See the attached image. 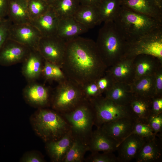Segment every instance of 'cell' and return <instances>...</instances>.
I'll return each mask as SVG.
<instances>
[{
	"label": "cell",
	"mask_w": 162,
	"mask_h": 162,
	"mask_svg": "<svg viewBox=\"0 0 162 162\" xmlns=\"http://www.w3.org/2000/svg\"><path fill=\"white\" fill-rule=\"evenodd\" d=\"M61 68L67 79L82 87L96 82L107 69L95 42L80 36L66 42Z\"/></svg>",
	"instance_id": "cell-1"
},
{
	"label": "cell",
	"mask_w": 162,
	"mask_h": 162,
	"mask_svg": "<svg viewBox=\"0 0 162 162\" xmlns=\"http://www.w3.org/2000/svg\"><path fill=\"white\" fill-rule=\"evenodd\" d=\"M118 31L127 43H130L162 29V23L122 6L113 20Z\"/></svg>",
	"instance_id": "cell-2"
},
{
	"label": "cell",
	"mask_w": 162,
	"mask_h": 162,
	"mask_svg": "<svg viewBox=\"0 0 162 162\" xmlns=\"http://www.w3.org/2000/svg\"><path fill=\"white\" fill-rule=\"evenodd\" d=\"M100 55L107 68L123 58L127 46L113 21L104 22L95 42Z\"/></svg>",
	"instance_id": "cell-3"
},
{
	"label": "cell",
	"mask_w": 162,
	"mask_h": 162,
	"mask_svg": "<svg viewBox=\"0 0 162 162\" xmlns=\"http://www.w3.org/2000/svg\"><path fill=\"white\" fill-rule=\"evenodd\" d=\"M31 121L35 132L45 141L57 140L67 133V123L53 111L40 109L33 116Z\"/></svg>",
	"instance_id": "cell-4"
},
{
	"label": "cell",
	"mask_w": 162,
	"mask_h": 162,
	"mask_svg": "<svg viewBox=\"0 0 162 162\" xmlns=\"http://www.w3.org/2000/svg\"><path fill=\"white\" fill-rule=\"evenodd\" d=\"M85 98L82 87L66 78L58 82L53 96L52 106L59 111H70Z\"/></svg>",
	"instance_id": "cell-5"
},
{
	"label": "cell",
	"mask_w": 162,
	"mask_h": 162,
	"mask_svg": "<svg viewBox=\"0 0 162 162\" xmlns=\"http://www.w3.org/2000/svg\"><path fill=\"white\" fill-rule=\"evenodd\" d=\"M89 100L93 108L95 120L99 128L105 123L122 118L133 119L128 105L118 104L102 95Z\"/></svg>",
	"instance_id": "cell-6"
},
{
	"label": "cell",
	"mask_w": 162,
	"mask_h": 162,
	"mask_svg": "<svg viewBox=\"0 0 162 162\" xmlns=\"http://www.w3.org/2000/svg\"><path fill=\"white\" fill-rule=\"evenodd\" d=\"M141 54L153 56L162 62V29L127 43L124 57L134 58Z\"/></svg>",
	"instance_id": "cell-7"
},
{
	"label": "cell",
	"mask_w": 162,
	"mask_h": 162,
	"mask_svg": "<svg viewBox=\"0 0 162 162\" xmlns=\"http://www.w3.org/2000/svg\"><path fill=\"white\" fill-rule=\"evenodd\" d=\"M85 98L70 112L65 114V117L76 133L84 134L89 131L94 122L93 108L89 100Z\"/></svg>",
	"instance_id": "cell-8"
},
{
	"label": "cell",
	"mask_w": 162,
	"mask_h": 162,
	"mask_svg": "<svg viewBox=\"0 0 162 162\" xmlns=\"http://www.w3.org/2000/svg\"><path fill=\"white\" fill-rule=\"evenodd\" d=\"M66 44V42L56 36L42 37L39 43L38 50L45 60L61 68Z\"/></svg>",
	"instance_id": "cell-9"
},
{
	"label": "cell",
	"mask_w": 162,
	"mask_h": 162,
	"mask_svg": "<svg viewBox=\"0 0 162 162\" xmlns=\"http://www.w3.org/2000/svg\"><path fill=\"white\" fill-rule=\"evenodd\" d=\"M42 36L38 30L31 23L12 24L8 38L14 40L31 50H38Z\"/></svg>",
	"instance_id": "cell-10"
},
{
	"label": "cell",
	"mask_w": 162,
	"mask_h": 162,
	"mask_svg": "<svg viewBox=\"0 0 162 162\" xmlns=\"http://www.w3.org/2000/svg\"><path fill=\"white\" fill-rule=\"evenodd\" d=\"M31 50L8 38L0 50V65L7 67L22 63Z\"/></svg>",
	"instance_id": "cell-11"
},
{
	"label": "cell",
	"mask_w": 162,
	"mask_h": 162,
	"mask_svg": "<svg viewBox=\"0 0 162 162\" xmlns=\"http://www.w3.org/2000/svg\"><path fill=\"white\" fill-rule=\"evenodd\" d=\"M44 61L38 50H31L22 67V74L28 82L36 81L41 76Z\"/></svg>",
	"instance_id": "cell-12"
},
{
	"label": "cell",
	"mask_w": 162,
	"mask_h": 162,
	"mask_svg": "<svg viewBox=\"0 0 162 162\" xmlns=\"http://www.w3.org/2000/svg\"><path fill=\"white\" fill-rule=\"evenodd\" d=\"M147 138L132 134L124 139L116 150L119 162H128L135 159Z\"/></svg>",
	"instance_id": "cell-13"
},
{
	"label": "cell",
	"mask_w": 162,
	"mask_h": 162,
	"mask_svg": "<svg viewBox=\"0 0 162 162\" xmlns=\"http://www.w3.org/2000/svg\"><path fill=\"white\" fill-rule=\"evenodd\" d=\"M135 122L132 118L124 117L105 123L100 127L119 145L131 134Z\"/></svg>",
	"instance_id": "cell-14"
},
{
	"label": "cell",
	"mask_w": 162,
	"mask_h": 162,
	"mask_svg": "<svg viewBox=\"0 0 162 162\" xmlns=\"http://www.w3.org/2000/svg\"><path fill=\"white\" fill-rule=\"evenodd\" d=\"M134 58L123 57L115 64L108 68L106 73L111 76L115 82L130 84L134 79Z\"/></svg>",
	"instance_id": "cell-15"
},
{
	"label": "cell",
	"mask_w": 162,
	"mask_h": 162,
	"mask_svg": "<svg viewBox=\"0 0 162 162\" xmlns=\"http://www.w3.org/2000/svg\"><path fill=\"white\" fill-rule=\"evenodd\" d=\"M23 94L28 103L37 107L44 106L50 100V88L36 81L28 82L23 89Z\"/></svg>",
	"instance_id": "cell-16"
},
{
	"label": "cell",
	"mask_w": 162,
	"mask_h": 162,
	"mask_svg": "<svg viewBox=\"0 0 162 162\" xmlns=\"http://www.w3.org/2000/svg\"><path fill=\"white\" fill-rule=\"evenodd\" d=\"M88 30L73 16L65 17L59 19L56 36L67 42L86 33Z\"/></svg>",
	"instance_id": "cell-17"
},
{
	"label": "cell",
	"mask_w": 162,
	"mask_h": 162,
	"mask_svg": "<svg viewBox=\"0 0 162 162\" xmlns=\"http://www.w3.org/2000/svg\"><path fill=\"white\" fill-rule=\"evenodd\" d=\"M162 137L147 138L135 158L137 162H157L162 160Z\"/></svg>",
	"instance_id": "cell-18"
},
{
	"label": "cell",
	"mask_w": 162,
	"mask_h": 162,
	"mask_svg": "<svg viewBox=\"0 0 162 162\" xmlns=\"http://www.w3.org/2000/svg\"><path fill=\"white\" fill-rule=\"evenodd\" d=\"M122 6L162 23V8L154 0H122Z\"/></svg>",
	"instance_id": "cell-19"
},
{
	"label": "cell",
	"mask_w": 162,
	"mask_h": 162,
	"mask_svg": "<svg viewBox=\"0 0 162 162\" xmlns=\"http://www.w3.org/2000/svg\"><path fill=\"white\" fill-rule=\"evenodd\" d=\"M133 64L134 80L146 76L153 75L162 66V62L157 58L146 54L139 55L135 57Z\"/></svg>",
	"instance_id": "cell-20"
},
{
	"label": "cell",
	"mask_w": 162,
	"mask_h": 162,
	"mask_svg": "<svg viewBox=\"0 0 162 162\" xmlns=\"http://www.w3.org/2000/svg\"><path fill=\"white\" fill-rule=\"evenodd\" d=\"M152 99L134 94L128 106L132 117L135 122L148 124L152 116Z\"/></svg>",
	"instance_id": "cell-21"
},
{
	"label": "cell",
	"mask_w": 162,
	"mask_h": 162,
	"mask_svg": "<svg viewBox=\"0 0 162 162\" xmlns=\"http://www.w3.org/2000/svg\"><path fill=\"white\" fill-rule=\"evenodd\" d=\"M59 19L51 7L45 14L31 21L42 37L56 35Z\"/></svg>",
	"instance_id": "cell-22"
},
{
	"label": "cell",
	"mask_w": 162,
	"mask_h": 162,
	"mask_svg": "<svg viewBox=\"0 0 162 162\" xmlns=\"http://www.w3.org/2000/svg\"><path fill=\"white\" fill-rule=\"evenodd\" d=\"M118 143L99 127L93 134L90 149L93 152H112L116 151Z\"/></svg>",
	"instance_id": "cell-23"
},
{
	"label": "cell",
	"mask_w": 162,
	"mask_h": 162,
	"mask_svg": "<svg viewBox=\"0 0 162 162\" xmlns=\"http://www.w3.org/2000/svg\"><path fill=\"white\" fill-rule=\"evenodd\" d=\"M8 18L13 24L30 23L27 0H9Z\"/></svg>",
	"instance_id": "cell-24"
},
{
	"label": "cell",
	"mask_w": 162,
	"mask_h": 162,
	"mask_svg": "<svg viewBox=\"0 0 162 162\" xmlns=\"http://www.w3.org/2000/svg\"><path fill=\"white\" fill-rule=\"evenodd\" d=\"M104 94L106 98L123 106L128 105L134 95L130 84L120 82H115Z\"/></svg>",
	"instance_id": "cell-25"
},
{
	"label": "cell",
	"mask_w": 162,
	"mask_h": 162,
	"mask_svg": "<svg viewBox=\"0 0 162 162\" xmlns=\"http://www.w3.org/2000/svg\"><path fill=\"white\" fill-rule=\"evenodd\" d=\"M73 17L88 29L102 22L97 7L80 4Z\"/></svg>",
	"instance_id": "cell-26"
},
{
	"label": "cell",
	"mask_w": 162,
	"mask_h": 162,
	"mask_svg": "<svg viewBox=\"0 0 162 162\" xmlns=\"http://www.w3.org/2000/svg\"><path fill=\"white\" fill-rule=\"evenodd\" d=\"M73 141L70 134L68 133L59 140L50 141L47 144V149L52 160L63 161Z\"/></svg>",
	"instance_id": "cell-27"
},
{
	"label": "cell",
	"mask_w": 162,
	"mask_h": 162,
	"mask_svg": "<svg viewBox=\"0 0 162 162\" xmlns=\"http://www.w3.org/2000/svg\"><path fill=\"white\" fill-rule=\"evenodd\" d=\"M130 85L134 95L150 99L155 96L154 75L135 80Z\"/></svg>",
	"instance_id": "cell-28"
},
{
	"label": "cell",
	"mask_w": 162,
	"mask_h": 162,
	"mask_svg": "<svg viewBox=\"0 0 162 162\" xmlns=\"http://www.w3.org/2000/svg\"><path fill=\"white\" fill-rule=\"evenodd\" d=\"M122 6V0H101L97 7L101 21H113Z\"/></svg>",
	"instance_id": "cell-29"
},
{
	"label": "cell",
	"mask_w": 162,
	"mask_h": 162,
	"mask_svg": "<svg viewBox=\"0 0 162 162\" xmlns=\"http://www.w3.org/2000/svg\"><path fill=\"white\" fill-rule=\"evenodd\" d=\"M80 5L79 0H56L51 7L61 19L73 16Z\"/></svg>",
	"instance_id": "cell-30"
},
{
	"label": "cell",
	"mask_w": 162,
	"mask_h": 162,
	"mask_svg": "<svg viewBox=\"0 0 162 162\" xmlns=\"http://www.w3.org/2000/svg\"><path fill=\"white\" fill-rule=\"evenodd\" d=\"M41 76L46 80H54L58 82L67 78L60 66L45 60L44 63Z\"/></svg>",
	"instance_id": "cell-31"
},
{
	"label": "cell",
	"mask_w": 162,
	"mask_h": 162,
	"mask_svg": "<svg viewBox=\"0 0 162 162\" xmlns=\"http://www.w3.org/2000/svg\"><path fill=\"white\" fill-rule=\"evenodd\" d=\"M87 148L79 140H73L63 161L65 162H80L83 159Z\"/></svg>",
	"instance_id": "cell-32"
},
{
	"label": "cell",
	"mask_w": 162,
	"mask_h": 162,
	"mask_svg": "<svg viewBox=\"0 0 162 162\" xmlns=\"http://www.w3.org/2000/svg\"><path fill=\"white\" fill-rule=\"evenodd\" d=\"M50 7L44 0H28V9L31 21L45 14Z\"/></svg>",
	"instance_id": "cell-33"
},
{
	"label": "cell",
	"mask_w": 162,
	"mask_h": 162,
	"mask_svg": "<svg viewBox=\"0 0 162 162\" xmlns=\"http://www.w3.org/2000/svg\"><path fill=\"white\" fill-rule=\"evenodd\" d=\"M132 134L144 138H148L155 135L148 124L135 122L131 133Z\"/></svg>",
	"instance_id": "cell-34"
},
{
	"label": "cell",
	"mask_w": 162,
	"mask_h": 162,
	"mask_svg": "<svg viewBox=\"0 0 162 162\" xmlns=\"http://www.w3.org/2000/svg\"><path fill=\"white\" fill-rule=\"evenodd\" d=\"M90 160L92 162H119L117 157L112 152H93L90 158Z\"/></svg>",
	"instance_id": "cell-35"
},
{
	"label": "cell",
	"mask_w": 162,
	"mask_h": 162,
	"mask_svg": "<svg viewBox=\"0 0 162 162\" xmlns=\"http://www.w3.org/2000/svg\"><path fill=\"white\" fill-rule=\"evenodd\" d=\"M82 88L85 98L89 100L102 95L96 82L88 83Z\"/></svg>",
	"instance_id": "cell-36"
},
{
	"label": "cell",
	"mask_w": 162,
	"mask_h": 162,
	"mask_svg": "<svg viewBox=\"0 0 162 162\" xmlns=\"http://www.w3.org/2000/svg\"><path fill=\"white\" fill-rule=\"evenodd\" d=\"M148 124L155 135L162 137V113L156 116H152L149 119Z\"/></svg>",
	"instance_id": "cell-37"
},
{
	"label": "cell",
	"mask_w": 162,
	"mask_h": 162,
	"mask_svg": "<svg viewBox=\"0 0 162 162\" xmlns=\"http://www.w3.org/2000/svg\"><path fill=\"white\" fill-rule=\"evenodd\" d=\"M96 82L103 94L112 87L115 82L111 76L105 72V74L97 80Z\"/></svg>",
	"instance_id": "cell-38"
},
{
	"label": "cell",
	"mask_w": 162,
	"mask_h": 162,
	"mask_svg": "<svg viewBox=\"0 0 162 162\" xmlns=\"http://www.w3.org/2000/svg\"><path fill=\"white\" fill-rule=\"evenodd\" d=\"M12 24L7 18L0 25V50L8 38L9 30Z\"/></svg>",
	"instance_id": "cell-39"
},
{
	"label": "cell",
	"mask_w": 162,
	"mask_h": 162,
	"mask_svg": "<svg viewBox=\"0 0 162 162\" xmlns=\"http://www.w3.org/2000/svg\"><path fill=\"white\" fill-rule=\"evenodd\" d=\"M155 96L162 97V66L154 74Z\"/></svg>",
	"instance_id": "cell-40"
},
{
	"label": "cell",
	"mask_w": 162,
	"mask_h": 162,
	"mask_svg": "<svg viewBox=\"0 0 162 162\" xmlns=\"http://www.w3.org/2000/svg\"><path fill=\"white\" fill-rule=\"evenodd\" d=\"M152 116L162 113V97L154 96L152 99Z\"/></svg>",
	"instance_id": "cell-41"
},
{
	"label": "cell",
	"mask_w": 162,
	"mask_h": 162,
	"mask_svg": "<svg viewBox=\"0 0 162 162\" xmlns=\"http://www.w3.org/2000/svg\"><path fill=\"white\" fill-rule=\"evenodd\" d=\"M23 162H41L43 160L38 155L35 153H30L24 156L22 159Z\"/></svg>",
	"instance_id": "cell-42"
},
{
	"label": "cell",
	"mask_w": 162,
	"mask_h": 162,
	"mask_svg": "<svg viewBox=\"0 0 162 162\" xmlns=\"http://www.w3.org/2000/svg\"><path fill=\"white\" fill-rule=\"evenodd\" d=\"M9 0H0V17L7 18Z\"/></svg>",
	"instance_id": "cell-43"
},
{
	"label": "cell",
	"mask_w": 162,
	"mask_h": 162,
	"mask_svg": "<svg viewBox=\"0 0 162 162\" xmlns=\"http://www.w3.org/2000/svg\"><path fill=\"white\" fill-rule=\"evenodd\" d=\"M101 0H79L80 4L97 7Z\"/></svg>",
	"instance_id": "cell-44"
},
{
	"label": "cell",
	"mask_w": 162,
	"mask_h": 162,
	"mask_svg": "<svg viewBox=\"0 0 162 162\" xmlns=\"http://www.w3.org/2000/svg\"><path fill=\"white\" fill-rule=\"evenodd\" d=\"M154 0L160 8H162V0Z\"/></svg>",
	"instance_id": "cell-45"
},
{
	"label": "cell",
	"mask_w": 162,
	"mask_h": 162,
	"mask_svg": "<svg viewBox=\"0 0 162 162\" xmlns=\"http://www.w3.org/2000/svg\"><path fill=\"white\" fill-rule=\"evenodd\" d=\"M46 1L50 6L53 4L56 0H44Z\"/></svg>",
	"instance_id": "cell-46"
},
{
	"label": "cell",
	"mask_w": 162,
	"mask_h": 162,
	"mask_svg": "<svg viewBox=\"0 0 162 162\" xmlns=\"http://www.w3.org/2000/svg\"><path fill=\"white\" fill-rule=\"evenodd\" d=\"M6 19L0 17V25Z\"/></svg>",
	"instance_id": "cell-47"
},
{
	"label": "cell",
	"mask_w": 162,
	"mask_h": 162,
	"mask_svg": "<svg viewBox=\"0 0 162 162\" xmlns=\"http://www.w3.org/2000/svg\"></svg>",
	"instance_id": "cell-48"
}]
</instances>
